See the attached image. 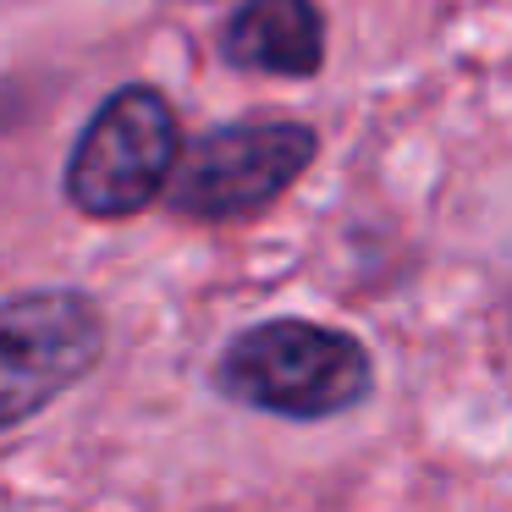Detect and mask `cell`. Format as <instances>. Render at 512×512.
Returning <instances> with one entry per match:
<instances>
[{
    "mask_svg": "<svg viewBox=\"0 0 512 512\" xmlns=\"http://www.w3.org/2000/svg\"><path fill=\"white\" fill-rule=\"evenodd\" d=\"M105 353V314L72 287L0 303V430L67 397Z\"/></svg>",
    "mask_w": 512,
    "mask_h": 512,
    "instance_id": "cell-4",
    "label": "cell"
},
{
    "mask_svg": "<svg viewBox=\"0 0 512 512\" xmlns=\"http://www.w3.org/2000/svg\"><path fill=\"white\" fill-rule=\"evenodd\" d=\"M182 160L177 111L160 89L127 83L94 111L67 160V199L94 221H127L171 188Z\"/></svg>",
    "mask_w": 512,
    "mask_h": 512,
    "instance_id": "cell-2",
    "label": "cell"
},
{
    "mask_svg": "<svg viewBox=\"0 0 512 512\" xmlns=\"http://www.w3.org/2000/svg\"><path fill=\"white\" fill-rule=\"evenodd\" d=\"M320 155L309 122H232L204 133L171 171V204L188 221H248L265 215Z\"/></svg>",
    "mask_w": 512,
    "mask_h": 512,
    "instance_id": "cell-3",
    "label": "cell"
},
{
    "mask_svg": "<svg viewBox=\"0 0 512 512\" xmlns=\"http://www.w3.org/2000/svg\"><path fill=\"white\" fill-rule=\"evenodd\" d=\"M215 391L237 408L276 419H336L375 391V358L353 331L320 320H265L248 325L215 358Z\"/></svg>",
    "mask_w": 512,
    "mask_h": 512,
    "instance_id": "cell-1",
    "label": "cell"
},
{
    "mask_svg": "<svg viewBox=\"0 0 512 512\" xmlns=\"http://www.w3.org/2000/svg\"><path fill=\"white\" fill-rule=\"evenodd\" d=\"M221 56L237 72L314 78L325 67V12L314 0H248L226 17Z\"/></svg>",
    "mask_w": 512,
    "mask_h": 512,
    "instance_id": "cell-5",
    "label": "cell"
},
{
    "mask_svg": "<svg viewBox=\"0 0 512 512\" xmlns=\"http://www.w3.org/2000/svg\"><path fill=\"white\" fill-rule=\"evenodd\" d=\"M507 320H512V303H507Z\"/></svg>",
    "mask_w": 512,
    "mask_h": 512,
    "instance_id": "cell-6",
    "label": "cell"
}]
</instances>
